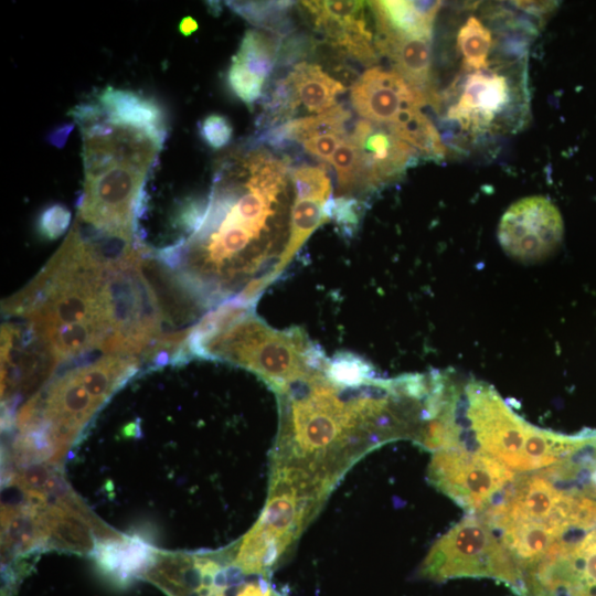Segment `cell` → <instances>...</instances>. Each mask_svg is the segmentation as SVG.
I'll return each mask as SVG.
<instances>
[{
	"label": "cell",
	"mask_w": 596,
	"mask_h": 596,
	"mask_svg": "<svg viewBox=\"0 0 596 596\" xmlns=\"http://www.w3.org/2000/svg\"><path fill=\"white\" fill-rule=\"evenodd\" d=\"M224 158L206 196L178 207L181 235L152 248L151 258L177 289L201 310L228 302L254 305L288 264L296 201L287 164L265 149Z\"/></svg>",
	"instance_id": "6da1fadb"
},
{
	"label": "cell",
	"mask_w": 596,
	"mask_h": 596,
	"mask_svg": "<svg viewBox=\"0 0 596 596\" xmlns=\"http://www.w3.org/2000/svg\"><path fill=\"white\" fill-rule=\"evenodd\" d=\"M146 262L134 240L74 224L4 313L56 366L108 354L150 361L167 333Z\"/></svg>",
	"instance_id": "7a4b0ae2"
},
{
	"label": "cell",
	"mask_w": 596,
	"mask_h": 596,
	"mask_svg": "<svg viewBox=\"0 0 596 596\" xmlns=\"http://www.w3.org/2000/svg\"><path fill=\"white\" fill-rule=\"evenodd\" d=\"M433 375L384 379L350 353L327 358L275 391L279 422L270 461L336 487L368 453L390 441L417 443L433 415Z\"/></svg>",
	"instance_id": "3957f363"
},
{
	"label": "cell",
	"mask_w": 596,
	"mask_h": 596,
	"mask_svg": "<svg viewBox=\"0 0 596 596\" xmlns=\"http://www.w3.org/2000/svg\"><path fill=\"white\" fill-rule=\"evenodd\" d=\"M436 450L461 447L486 454L517 473L552 467L585 446L594 429L574 435L536 427L515 414L490 385L445 372L433 421Z\"/></svg>",
	"instance_id": "277c9868"
},
{
	"label": "cell",
	"mask_w": 596,
	"mask_h": 596,
	"mask_svg": "<svg viewBox=\"0 0 596 596\" xmlns=\"http://www.w3.org/2000/svg\"><path fill=\"white\" fill-rule=\"evenodd\" d=\"M79 127L85 180L76 221L138 238L147 173L164 141L143 130L108 123L103 113Z\"/></svg>",
	"instance_id": "5b68a950"
},
{
	"label": "cell",
	"mask_w": 596,
	"mask_h": 596,
	"mask_svg": "<svg viewBox=\"0 0 596 596\" xmlns=\"http://www.w3.org/2000/svg\"><path fill=\"white\" fill-rule=\"evenodd\" d=\"M584 481L567 460L518 473L481 513L508 549L523 579L546 554L582 526Z\"/></svg>",
	"instance_id": "8992f818"
},
{
	"label": "cell",
	"mask_w": 596,
	"mask_h": 596,
	"mask_svg": "<svg viewBox=\"0 0 596 596\" xmlns=\"http://www.w3.org/2000/svg\"><path fill=\"white\" fill-rule=\"evenodd\" d=\"M187 354L249 370L274 392L327 359L299 328L276 330L254 312L253 305L235 302L200 319L187 341Z\"/></svg>",
	"instance_id": "52a82bcc"
},
{
	"label": "cell",
	"mask_w": 596,
	"mask_h": 596,
	"mask_svg": "<svg viewBox=\"0 0 596 596\" xmlns=\"http://www.w3.org/2000/svg\"><path fill=\"white\" fill-rule=\"evenodd\" d=\"M136 356L108 354L81 362L34 395L13 418L20 432L38 430L60 458L98 408L139 370Z\"/></svg>",
	"instance_id": "ba28073f"
},
{
	"label": "cell",
	"mask_w": 596,
	"mask_h": 596,
	"mask_svg": "<svg viewBox=\"0 0 596 596\" xmlns=\"http://www.w3.org/2000/svg\"><path fill=\"white\" fill-rule=\"evenodd\" d=\"M332 492L299 467L270 464L266 504L253 528L235 544L234 562L245 572L270 576Z\"/></svg>",
	"instance_id": "9c48e42d"
},
{
	"label": "cell",
	"mask_w": 596,
	"mask_h": 596,
	"mask_svg": "<svg viewBox=\"0 0 596 596\" xmlns=\"http://www.w3.org/2000/svg\"><path fill=\"white\" fill-rule=\"evenodd\" d=\"M416 575L433 582L491 578L524 596V579L517 562L478 514H467L429 549Z\"/></svg>",
	"instance_id": "30bf717a"
},
{
	"label": "cell",
	"mask_w": 596,
	"mask_h": 596,
	"mask_svg": "<svg viewBox=\"0 0 596 596\" xmlns=\"http://www.w3.org/2000/svg\"><path fill=\"white\" fill-rule=\"evenodd\" d=\"M234 555L235 545L196 554L160 553L145 579L168 596H288L270 576L241 568Z\"/></svg>",
	"instance_id": "8fae6325"
},
{
	"label": "cell",
	"mask_w": 596,
	"mask_h": 596,
	"mask_svg": "<svg viewBox=\"0 0 596 596\" xmlns=\"http://www.w3.org/2000/svg\"><path fill=\"white\" fill-rule=\"evenodd\" d=\"M517 476L497 459L461 447L434 451L427 469L429 483L467 514L486 510Z\"/></svg>",
	"instance_id": "7c38bea8"
},
{
	"label": "cell",
	"mask_w": 596,
	"mask_h": 596,
	"mask_svg": "<svg viewBox=\"0 0 596 596\" xmlns=\"http://www.w3.org/2000/svg\"><path fill=\"white\" fill-rule=\"evenodd\" d=\"M524 582V596H596V526L557 544Z\"/></svg>",
	"instance_id": "4fadbf2b"
},
{
	"label": "cell",
	"mask_w": 596,
	"mask_h": 596,
	"mask_svg": "<svg viewBox=\"0 0 596 596\" xmlns=\"http://www.w3.org/2000/svg\"><path fill=\"white\" fill-rule=\"evenodd\" d=\"M564 233L562 215L545 196L520 199L503 213L498 240L503 251L520 262H539L561 244Z\"/></svg>",
	"instance_id": "5bb4252c"
},
{
	"label": "cell",
	"mask_w": 596,
	"mask_h": 596,
	"mask_svg": "<svg viewBox=\"0 0 596 596\" xmlns=\"http://www.w3.org/2000/svg\"><path fill=\"white\" fill-rule=\"evenodd\" d=\"M492 65V63H491ZM489 66L467 72L457 88L447 116L466 131L483 134L502 128V119L518 99V89L505 67Z\"/></svg>",
	"instance_id": "9a60e30c"
},
{
	"label": "cell",
	"mask_w": 596,
	"mask_h": 596,
	"mask_svg": "<svg viewBox=\"0 0 596 596\" xmlns=\"http://www.w3.org/2000/svg\"><path fill=\"white\" fill-rule=\"evenodd\" d=\"M351 104L372 123L392 126L404 115L422 109L427 96L394 70L368 68L351 87Z\"/></svg>",
	"instance_id": "2e32d148"
},
{
	"label": "cell",
	"mask_w": 596,
	"mask_h": 596,
	"mask_svg": "<svg viewBox=\"0 0 596 596\" xmlns=\"http://www.w3.org/2000/svg\"><path fill=\"white\" fill-rule=\"evenodd\" d=\"M350 137L361 151L362 190L365 191L398 179L419 155L389 126L366 119L355 123Z\"/></svg>",
	"instance_id": "e0dca14e"
},
{
	"label": "cell",
	"mask_w": 596,
	"mask_h": 596,
	"mask_svg": "<svg viewBox=\"0 0 596 596\" xmlns=\"http://www.w3.org/2000/svg\"><path fill=\"white\" fill-rule=\"evenodd\" d=\"M375 29L377 53L386 56L393 70L421 89L428 102L436 106L438 96L430 86L432 36L401 34L377 24Z\"/></svg>",
	"instance_id": "ac0fdd59"
},
{
	"label": "cell",
	"mask_w": 596,
	"mask_h": 596,
	"mask_svg": "<svg viewBox=\"0 0 596 596\" xmlns=\"http://www.w3.org/2000/svg\"><path fill=\"white\" fill-rule=\"evenodd\" d=\"M97 103L108 123L143 130L164 141L166 115L153 99L139 93L107 86L98 94Z\"/></svg>",
	"instance_id": "d6986e66"
},
{
	"label": "cell",
	"mask_w": 596,
	"mask_h": 596,
	"mask_svg": "<svg viewBox=\"0 0 596 596\" xmlns=\"http://www.w3.org/2000/svg\"><path fill=\"white\" fill-rule=\"evenodd\" d=\"M158 553L137 538H117L100 541L94 549V558L100 571L118 584L143 577L153 565Z\"/></svg>",
	"instance_id": "ffe728a7"
},
{
	"label": "cell",
	"mask_w": 596,
	"mask_h": 596,
	"mask_svg": "<svg viewBox=\"0 0 596 596\" xmlns=\"http://www.w3.org/2000/svg\"><path fill=\"white\" fill-rule=\"evenodd\" d=\"M285 78L298 105H304L309 113L317 115L336 106L337 97L347 89L316 63L296 64Z\"/></svg>",
	"instance_id": "44dd1931"
},
{
	"label": "cell",
	"mask_w": 596,
	"mask_h": 596,
	"mask_svg": "<svg viewBox=\"0 0 596 596\" xmlns=\"http://www.w3.org/2000/svg\"><path fill=\"white\" fill-rule=\"evenodd\" d=\"M374 22L391 31L407 35L432 36L439 1H370Z\"/></svg>",
	"instance_id": "7402d4cb"
},
{
	"label": "cell",
	"mask_w": 596,
	"mask_h": 596,
	"mask_svg": "<svg viewBox=\"0 0 596 596\" xmlns=\"http://www.w3.org/2000/svg\"><path fill=\"white\" fill-rule=\"evenodd\" d=\"M44 546L39 509L30 505L6 507L2 511V564L7 567L14 556Z\"/></svg>",
	"instance_id": "603a6c76"
},
{
	"label": "cell",
	"mask_w": 596,
	"mask_h": 596,
	"mask_svg": "<svg viewBox=\"0 0 596 596\" xmlns=\"http://www.w3.org/2000/svg\"><path fill=\"white\" fill-rule=\"evenodd\" d=\"M280 41L281 38L270 32L248 30L232 61L265 81L277 64Z\"/></svg>",
	"instance_id": "cb8c5ba5"
},
{
	"label": "cell",
	"mask_w": 596,
	"mask_h": 596,
	"mask_svg": "<svg viewBox=\"0 0 596 596\" xmlns=\"http://www.w3.org/2000/svg\"><path fill=\"white\" fill-rule=\"evenodd\" d=\"M389 127L425 158L440 160L445 157L446 149L440 135L422 110L411 113L402 121Z\"/></svg>",
	"instance_id": "d4e9b609"
},
{
	"label": "cell",
	"mask_w": 596,
	"mask_h": 596,
	"mask_svg": "<svg viewBox=\"0 0 596 596\" xmlns=\"http://www.w3.org/2000/svg\"><path fill=\"white\" fill-rule=\"evenodd\" d=\"M457 45L466 72L486 70L491 65L492 33L477 17L470 15L461 25Z\"/></svg>",
	"instance_id": "484cf974"
},
{
	"label": "cell",
	"mask_w": 596,
	"mask_h": 596,
	"mask_svg": "<svg viewBox=\"0 0 596 596\" xmlns=\"http://www.w3.org/2000/svg\"><path fill=\"white\" fill-rule=\"evenodd\" d=\"M227 6L249 23L284 38L291 24L288 11L291 1H227Z\"/></svg>",
	"instance_id": "4316f807"
},
{
	"label": "cell",
	"mask_w": 596,
	"mask_h": 596,
	"mask_svg": "<svg viewBox=\"0 0 596 596\" xmlns=\"http://www.w3.org/2000/svg\"><path fill=\"white\" fill-rule=\"evenodd\" d=\"M336 171L339 196H349L362 190V162L358 143L350 137L334 151L329 161Z\"/></svg>",
	"instance_id": "83f0119b"
},
{
	"label": "cell",
	"mask_w": 596,
	"mask_h": 596,
	"mask_svg": "<svg viewBox=\"0 0 596 596\" xmlns=\"http://www.w3.org/2000/svg\"><path fill=\"white\" fill-rule=\"evenodd\" d=\"M290 179L297 198L328 201L332 195L330 178L320 166H298L290 170Z\"/></svg>",
	"instance_id": "f1b7e54d"
},
{
	"label": "cell",
	"mask_w": 596,
	"mask_h": 596,
	"mask_svg": "<svg viewBox=\"0 0 596 596\" xmlns=\"http://www.w3.org/2000/svg\"><path fill=\"white\" fill-rule=\"evenodd\" d=\"M227 83L232 92L249 106L262 96L265 81L232 61L227 71Z\"/></svg>",
	"instance_id": "f546056e"
},
{
	"label": "cell",
	"mask_w": 596,
	"mask_h": 596,
	"mask_svg": "<svg viewBox=\"0 0 596 596\" xmlns=\"http://www.w3.org/2000/svg\"><path fill=\"white\" fill-rule=\"evenodd\" d=\"M199 134L209 147L217 150L228 145L233 137V127L225 116L210 114L200 123Z\"/></svg>",
	"instance_id": "4dcf8cb0"
},
{
	"label": "cell",
	"mask_w": 596,
	"mask_h": 596,
	"mask_svg": "<svg viewBox=\"0 0 596 596\" xmlns=\"http://www.w3.org/2000/svg\"><path fill=\"white\" fill-rule=\"evenodd\" d=\"M71 221V212L62 204H53L46 207L39 217V232L49 240H55L67 228Z\"/></svg>",
	"instance_id": "1f68e13d"
},
{
	"label": "cell",
	"mask_w": 596,
	"mask_h": 596,
	"mask_svg": "<svg viewBox=\"0 0 596 596\" xmlns=\"http://www.w3.org/2000/svg\"><path fill=\"white\" fill-rule=\"evenodd\" d=\"M347 137L348 134H324L310 138L304 141L301 145L307 153L329 162L334 151Z\"/></svg>",
	"instance_id": "d6a6232c"
},
{
	"label": "cell",
	"mask_w": 596,
	"mask_h": 596,
	"mask_svg": "<svg viewBox=\"0 0 596 596\" xmlns=\"http://www.w3.org/2000/svg\"><path fill=\"white\" fill-rule=\"evenodd\" d=\"M315 47L312 40L307 35H294L287 39L283 46H280L277 64L281 66L290 65L306 57Z\"/></svg>",
	"instance_id": "836d02e7"
},
{
	"label": "cell",
	"mask_w": 596,
	"mask_h": 596,
	"mask_svg": "<svg viewBox=\"0 0 596 596\" xmlns=\"http://www.w3.org/2000/svg\"><path fill=\"white\" fill-rule=\"evenodd\" d=\"M74 124H63L55 128L53 131L49 135V142L55 147H63L66 142V139L70 135V132L73 130Z\"/></svg>",
	"instance_id": "e575fe53"
},
{
	"label": "cell",
	"mask_w": 596,
	"mask_h": 596,
	"mask_svg": "<svg viewBox=\"0 0 596 596\" xmlns=\"http://www.w3.org/2000/svg\"><path fill=\"white\" fill-rule=\"evenodd\" d=\"M517 6L531 13H545L551 11L555 7V2H532V1H518Z\"/></svg>",
	"instance_id": "d590c367"
},
{
	"label": "cell",
	"mask_w": 596,
	"mask_h": 596,
	"mask_svg": "<svg viewBox=\"0 0 596 596\" xmlns=\"http://www.w3.org/2000/svg\"><path fill=\"white\" fill-rule=\"evenodd\" d=\"M179 32L184 36H189L199 29V24L192 17H184L179 23Z\"/></svg>",
	"instance_id": "8d00e7d4"
}]
</instances>
